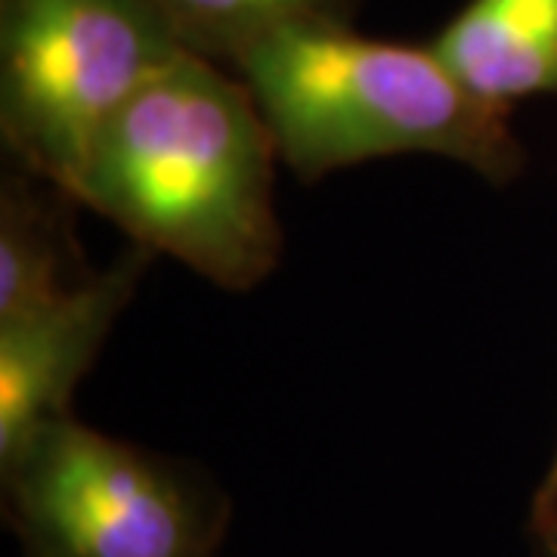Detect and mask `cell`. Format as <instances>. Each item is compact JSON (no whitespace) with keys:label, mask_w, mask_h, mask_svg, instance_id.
<instances>
[{"label":"cell","mask_w":557,"mask_h":557,"mask_svg":"<svg viewBox=\"0 0 557 557\" xmlns=\"http://www.w3.org/2000/svg\"><path fill=\"white\" fill-rule=\"evenodd\" d=\"M276 146L242 81L180 53L102 131L72 199L226 292L276 270Z\"/></svg>","instance_id":"6da1fadb"},{"label":"cell","mask_w":557,"mask_h":557,"mask_svg":"<svg viewBox=\"0 0 557 557\" xmlns=\"http://www.w3.org/2000/svg\"><path fill=\"white\" fill-rule=\"evenodd\" d=\"M152 251L134 245L72 295L28 317L0 322V461L47 424L72 416L69 403L131 304Z\"/></svg>","instance_id":"5b68a950"},{"label":"cell","mask_w":557,"mask_h":557,"mask_svg":"<svg viewBox=\"0 0 557 557\" xmlns=\"http://www.w3.org/2000/svg\"><path fill=\"white\" fill-rule=\"evenodd\" d=\"M183 44L152 0H0V131L28 174L75 196L100 134Z\"/></svg>","instance_id":"277c9868"},{"label":"cell","mask_w":557,"mask_h":557,"mask_svg":"<svg viewBox=\"0 0 557 557\" xmlns=\"http://www.w3.org/2000/svg\"><path fill=\"white\" fill-rule=\"evenodd\" d=\"M233 69L278 161L300 180L391 156H440L493 183H508L523 164L508 109L474 97L431 44L307 22L251 44Z\"/></svg>","instance_id":"7a4b0ae2"},{"label":"cell","mask_w":557,"mask_h":557,"mask_svg":"<svg viewBox=\"0 0 557 557\" xmlns=\"http://www.w3.org/2000/svg\"><path fill=\"white\" fill-rule=\"evenodd\" d=\"M557 515V446H555V456L548 461V471H545V478L539 483L536 496H533V527L539 523H545L548 518H555Z\"/></svg>","instance_id":"9c48e42d"},{"label":"cell","mask_w":557,"mask_h":557,"mask_svg":"<svg viewBox=\"0 0 557 557\" xmlns=\"http://www.w3.org/2000/svg\"><path fill=\"white\" fill-rule=\"evenodd\" d=\"M183 50L211 62H236L242 50L307 22L354 20L359 0H152Z\"/></svg>","instance_id":"ba28073f"},{"label":"cell","mask_w":557,"mask_h":557,"mask_svg":"<svg viewBox=\"0 0 557 557\" xmlns=\"http://www.w3.org/2000/svg\"><path fill=\"white\" fill-rule=\"evenodd\" d=\"M431 50L498 109L557 94V0H468Z\"/></svg>","instance_id":"8992f818"},{"label":"cell","mask_w":557,"mask_h":557,"mask_svg":"<svg viewBox=\"0 0 557 557\" xmlns=\"http://www.w3.org/2000/svg\"><path fill=\"white\" fill-rule=\"evenodd\" d=\"M22 557H214L233 505L196 465L72 416L0 461Z\"/></svg>","instance_id":"3957f363"},{"label":"cell","mask_w":557,"mask_h":557,"mask_svg":"<svg viewBox=\"0 0 557 557\" xmlns=\"http://www.w3.org/2000/svg\"><path fill=\"white\" fill-rule=\"evenodd\" d=\"M75 201L53 183L16 168L0 189V322L28 317L72 295L81 273L62 205Z\"/></svg>","instance_id":"52a82bcc"},{"label":"cell","mask_w":557,"mask_h":557,"mask_svg":"<svg viewBox=\"0 0 557 557\" xmlns=\"http://www.w3.org/2000/svg\"><path fill=\"white\" fill-rule=\"evenodd\" d=\"M536 533V557H557V515L548 518L545 523L533 527Z\"/></svg>","instance_id":"30bf717a"}]
</instances>
